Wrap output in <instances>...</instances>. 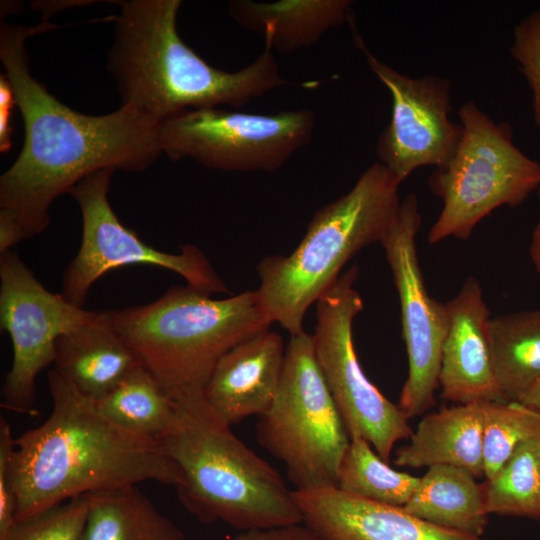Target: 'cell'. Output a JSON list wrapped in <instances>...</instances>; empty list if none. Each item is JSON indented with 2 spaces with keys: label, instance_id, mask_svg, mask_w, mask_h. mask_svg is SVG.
Here are the masks:
<instances>
[{
  "label": "cell",
  "instance_id": "obj_1",
  "mask_svg": "<svg viewBox=\"0 0 540 540\" xmlns=\"http://www.w3.org/2000/svg\"><path fill=\"white\" fill-rule=\"evenodd\" d=\"M54 27L0 24V60L25 129L21 152L0 177V208L16 216L25 239L47 228L54 200L87 176L103 169L143 172L162 154L158 121L123 105L105 115L80 113L32 76L25 44Z\"/></svg>",
  "mask_w": 540,
  "mask_h": 540
},
{
  "label": "cell",
  "instance_id": "obj_2",
  "mask_svg": "<svg viewBox=\"0 0 540 540\" xmlns=\"http://www.w3.org/2000/svg\"><path fill=\"white\" fill-rule=\"evenodd\" d=\"M48 384L50 415L14 440L16 522L91 492L150 480L175 488L182 483L158 440L113 423L55 369Z\"/></svg>",
  "mask_w": 540,
  "mask_h": 540
},
{
  "label": "cell",
  "instance_id": "obj_3",
  "mask_svg": "<svg viewBox=\"0 0 540 540\" xmlns=\"http://www.w3.org/2000/svg\"><path fill=\"white\" fill-rule=\"evenodd\" d=\"M107 56L121 105L159 123L187 109L241 107L287 81L270 47L249 65L227 72L208 64L177 31L180 0L117 1Z\"/></svg>",
  "mask_w": 540,
  "mask_h": 540
},
{
  "label": "cell",
  "instance_id": "obj_4",
  "mask_svg": "<svg viewBox=\"0 0 540 540\" xmlns=\"http://www.w3.org/2000/svg\"><path fill=\"white\" fill-rule=\"evenodd\" d=\"M173 400L174 418L159 442L181 471L176 490L191 514L241 532L303 523L281 475L233 434L203 394Z\"/></svg>",
  "mask_w": 540,
  "mask_h": 540
},
{
  "label": "cell",
  "instance_id": "obj_5",
  "mask_svg": "<svg viewBox=\"0 0 540 540\" xmlns=\"http://www.w3.org/2000/svg\"><path fill=\"white\" fill-rule=\"evenodd\" d=\"M107 312L140 364L172 399L203 394L219 359L273 323L257 289L214 299L176 285L148 304Z\"/></svg>",
  "mask_w": 540,
  "mask_h": 540
},
{
  "label": "cell",
  "instance_id": "obj_6",
  "mask_svg": "<svg viewBox=\"0 0 540 540\" xmlns=\"http://www.w3.org/2000/svg\"><path fill=\"white\" fill-rule=\"evenodd\" d=\"M400 184L383 164L373 163L346 194L315 212L290 254L259 262L257 291L273 323L290 336L304 331L307 310L338 279L345 264L388 232L401 204Z\"/></svg>",
  "mask_w": 540,
  "mask_h": 540
},
{
  "label": "cell",
  "instance_id": "obj_7",
  "mask_svg": "<svg viewBox=\"0 0 540 540\" xmlns=\"http://www.w3.org/2000/svg\"><path fill=\"white\" fill-rule=\"evenodd\" d=\"M458 116L461 140L449 161L428 178L442 209L430 227L432 245L448 238L467 240L474 228L501 206L517 207L540 188V163L514 143L507 122H495L475 102Z\"/></svg>",
  "mask_w": 540,
  "mask_h": 540
},
{
  "label": "cell",
  "instance_id": "obj_8",
  "mask_svg": "<svg viewBox=\"0 0 540 540\" xmlns=\"http://www.w3.org/2000/svg\"><path fill=\"white\" fill-rule=\"evenodd\" d=\"M258 417L257 441L285 465L294 490L337 488L350 437L317 363L312 334L290 337L277 395Z\"/></svg>",
  "mask_w": 540,
  "mask_h": 540
},
{
  "label": "cell",
  "instance_id": "obj_9",
  "mask_svg": "<svg viewBox=\"0 0 540 540\" xmlns=\"http://www.w3.org/2000/svg\"><path fill=\"white\" fill-rule=\"evenodd\" d=\"M358 273L356 265L342 272L316 302L314 353L350 439H365L389 463L395 444L410 439L414 430L359 363L353 341V322L363 310L354 287Z\"/></svg>",
  "mask_w": 540,
  "mask_h": 540
},
{
  "label": "cell",
  "instance_id": "obj_10",
  "mask_svg": "<svg viewBox=\"0 0 540 540\" xmlns=\"http://www.w3.org/2000/svg\"><path fill=\"white\" fill-rule=\"evenodd\" d=\"M316 117L309 109L273 115L218 108L187 109L159 123L162 153L222 170L275 172L310 143Z\"/></svg>",
  "mask_w": 540,
  "mask_h": 540
},
{
  "label": "cell",
  "instance_id": "obj_11",
  "mask_svg": "<svg viewBox=\"0 0 540 540\" xmlns=\"http://www.w3.org/2000/svg\"><path fill=\"white\" fill-rule=\"evenodd\" d=\"M114 172V169L94 172L69 192L81 211L82 240L77 255L64 271L63 297L83 307L97 279L113 269L133 264L173 271L187 285L210 295L228 292L225 282L197 246L181 245L176 254L159 251L120 222L108 199Z\"/></svg>",
  "mask_w": 540,
  "mask_h": 540
},
{
  "label": "cell",
  "instance_id": "obj_12",
  "mask_svg": "<svg viewBox=\"0 0 540 540\" xmlns=\"http://www.w3.org/2000/svg\"><path fill=\"white\" fill-rule=\"evenodd\" d=\"M97 314L47 290L15 252L1 254L0 325L9 334L13 351L1 406L34 414L36 379L54 363L58 339Z\"/></svg>",
  "mask_w": 540,
  "mask_h": 540
},
{
  "label": "cell",
  "instance_id": "obj_13",
  "mask_svg": "<svg viewBox=\"0 0 540 540\" xmlns=\"http://www.w3.org/2000/svg\"><path fill=\"white\" fill-rule=\"evenodd\" d=\"M421 226L419 202L410 193L381 240L398 293L402 336L408 358V376L398 406L408 418L435 404L442 350L448 330L446 303L432 298L421 271L416 238Z\"/></svg>",
  "mask_w": 540,
  "mask_h": 540
},
{
  "label": "cell",
  "instance_id": "obj_14",
  "mask_svg": "<svg viewBox=\"0 0 540 540\" xmlns=\"http://www.w3.org/2000/svg\"><path fill=\"white\" fill-rule=\"evenodd\" d=\"M352 20L355 46L392 98L391 120L377 140L379 162L400 183L420 167H442L453 156L463 133L461 123L450 119V81L398 72L369 50Z\"/></svg>",
  "mask_w": 540,
  "mask_h": 540
},
{
  "label": "cell",
  "instance_id": "obj_15",
  "mask_svg": "<svg viewBox=\"0 0 540 540\" xmlns=\"http://www.w3.org/2000/svg\"><path fill=\"white\" fill-rule=\"evenodd\" d=\"M446 307L448 330L439 373L441 397L457 404L507 402L494 374L491 315L480 282L469 276Z\"/></svg>",
  "mask_w": 540,
  "mask_h": 540
},
{
  "label": "cell",
  "instance_id": "obj_16",
  "mask_svg": "<svg viewBox=\"0 0 540 540\" xmlns=\"http://www.w3.org/2000/svg\"><path fill=\"white\" fill-rule=\"evenodd\" d=\"M303 523L323 540H485L421 520L336 487L293 490Z\"/></svg>",
  "mask_w": 540,
  "mask_h": 540
},
{
  "label": "cell",
  "instance_id": "obj_17",
  "mask_svg": "<svg viewBox=\"0 0 540 540\" xmlns=\"http://www.w3.org/2000/svg\"><path fill=\"white\" fill-rule=\"evenodd\" d=\"M285 351L281 335L269 329L235 345L215 365L204 400L230 426L262 415L277 395Z\"/></svg>",
  "mask_w": 540,
  "mask_h": 540
},
{
  "label": "cell",
  "instance_id": "obj_18",
  "mask_svg": "<svg viewBox=\"0 0 540 540\" xmlns=\"http://www.w3.org/2000/svg\"><path fill=\"white\" fill-rule=\"evenodd\" d=\"M139 364L107 310L99 311L94 319L61 336L56 343L54 369L94 402Z\"/></svg>",
  "mask_w": 540,
  "mask_h": 540
},
{
  "label": "cell",
  "instance_id": "obj_19",
  "mask_svg": "<svg viewBox=\"0 0 540 540\" xmlns=\"http://www.w3.org/2000/svg\"><path fill=\"white\" fill-rule=\"evenodd\" d=\"M350 0H233L230 17L243 29L264 35L265 45L283 54L316 44L329 30L349 22Z\"/></svg>",
  "mask_w": 540,
  "mask_h": 540
},
{
  "label": "cell",
  "instance_id": "obj_20",
  "mask_svg": "<svg viewBox=\"0 0 540 540\" xmlns=\"http://www.w3.org/2000/svg\"><path fill=\"white\" fill-rule=\"evenodd\" d=\"M483 402L444 407L424 416L408 444L396 451L395 465L408 468L452 465L484 476Z\"/></svg>",
  "mask_w": 540,
  "mask_h": 540
},
{
  "label": "cell",
  "instance_id": "obj_21",
  "mask_svg": "<svg viewBox=\"0 0 540 540\" xmlns=\"http://www.w3.org/2000/svg\"><path fill=\"white\" fill-rule=\"evenodd\" d=\"M403 509L436 526L476 537L484 534L489 515L484 483L463 468L444 464L428 468Z\"/></svg>",
  "mask_w": 540,
  "mask_h": 540
},
{
  "label": "cell",
  "instance_id": "obj_22",
  "mask_svg": "<svg viewBox=\"0 0 540 540\" xmlns=\"http://www.w3.org/2000/svg\"><path fill=\"white\" fill-rule=\"evenodd\" d=\"M82 540H185L181 529L136 487L88 493Z\"/></svg>",
  "mask_w": 540,
  "mask_h": 540
},
{
  "label": "cell",
  "instance_id": "obj_23",
  "mask_svg": "<svg viewBox=\"0 0 540 540\" xmlns=\"http://www.w3.org/2000/svg\"><path fill=\"white\" fill-rule=\"evenodd\" d=\"M492 363L507 402H519L540 382V309L490 320Z\"/></svg>",
  "mask_w": 540,
  "mask_h": 540
},
{
  "label": "cell",
  "instance_id": "obj_24",
  "mask_svg": "<svg viewBox=\"0 0 540 540\" xmlns=\"http://www.w3.org/2000/svg\"><path fill=\"white\" fill-rule=\"evenodd\" d=\"M94 403L113 423L158 441L170 428L175 414L174 400L141 364Z\"/></svg>",
  "mask_w": 540,
  "mask_h": 540
},
{
  "label": "cell",
  "instance_id": "obj_25",
  "mask_svg": "<svg viewBox=\"0 0 540 540\" xmlns=\"http://www.w3.org/2000/svg\"><path fill=\"white\" fill-rule=\"evenodd\" d=\"M420 478L389 466L363 438L350 439L341 461L337 488L362 499L404 507Z\"/></svg>",
  "mask_w": 540,
  "mask_h": 540
},
{
  "label": "cell",
  "instance_id": "obj_26",
  "mask_svg": "<svg viewBox=\"0 0 540 540\" xmlns=\"http://www.w3.org/2000/svg\"><path fill=\"white\" fill-rule=\"evenodd\" d=\"M484 485L488 514L540 519V438L522 443Z\"/></svg>",
  "mask_w": 540,
  "mask_h": 540
},
{
  "label": "cell",
  "instance_id": "obj_27",
  "mask_svg": "<svg viewBox=\"0 0 540 540\" xmlns=\"http://www.w3.org/2000/svg\"><path fill=\"white\" fill-rule=\"evenodd\" d=\"M484 476L491 478L524 442L540 438V413L518 402H483Z\"/></svg>",
  "mask_w": 540,
  "mask_h": 540
},
{
  "label": "cell",
  "instance_id": "obj_28",
  "mask_svg": "<svg viewBox=\"0 0 540 540\" xmlns=\"http://www.w3.org/2000/svg\"><path fill=\"white\" fill-rule=\"evenodd\" d=\"M89 510L80 495L16 522L6 540H82Z\"/></svg>",
  "mask_w": 540,
  "mask_h": 540
},
{
  "label": "cell",
  "instance_id": "obj_29",
  "mask_svg": "<svg viewBox=\"0 0 540 540\" xmlns=\"http://www.w3.org/2000/svg\"><path fill=\"white\" fill-rule=\"evenodd\" d=\"M510 54L531 89L533 121L540 128V11L530 12L515 26Z\"/></svg>",
  "mask_w": 540,
  "mask_h": 540
},
{
  "label": "cell",
  "instance_id": "obj_30",
  "mask_svg": "<svg viewBox=\"0 0 540 540\" xmlns=\"http://www.w3.org/2000/svg\"><path fill=\"white\" fill-rule=\"evenodd\" d=\"M8 422L0 419V540H6L16 524L17 499L11 481V456L14 449Z\"/></svg>",
  "mask_w": 540,
  "mask_h": 540
},
{
  "label": "cell",
  "instance_id": "obj_31",
  "mask_svg": "<svg viewBox=\"0 0 540 540\" xmlns=\"http://www.w3.org/2000/svg\"><path fill=\"white\" fill-rule=\"evenodd\" d=\"M232 540H323L304 523L292 524L272 529L245 531Z\"/></svg>",
  "mask_w": 540,
  "mask_h": 540
},
{
  "label": "cell",
  "instance_id": "obj_32",
  "mask_svg": "<svg viewBox=\"0 0 540 540\" xmlns=\"http://www.w3.org/2000/svg\"><path fill=\"white\" fill-rule=\"evenodd\" d=\"M16 105L13 88L6 76L0 75V151L6 153L12 146L11 114Z\"/></svg>",
  "mask_w": 540,
  "mask_h": 540
},
{
  "label": "cell",
  "instance_id": "obj_33",
  "mask_svg": "<svg viewBox=\"0 0 540 540\" xmlns=\"http://www.w3.org/2000/svg\"><path fill=\"white\" fill-rule=\"evenodd\" d=\"M25 234L16 216L7 209H0V255L17 245Z\"/></svg>",
  "mask_w": 540,
  "mask_h": 540
},
{
  "label": "cell",
  "instance_id": "obj_34",
  "mask_svg": "<svg viewBox=\"0 0 540 540\" xmlns=\"http://www.w3.org/2000/svg\"><path fill=\"white\" fill-rule=\"evenodd\" d=\"M94 2H98V1H91V0H57V1H44V0H39V1H33L32 4H31V8L35 11H38L40 13H42L43 15V18H42V21H47L49 20V18H51L52 16L64 11V10H67V9H70V8H73V7H84V6H87V5H90Z\"/></svg>",
  "mask_w": 540,
  "mask_h": 540
},
{
  "label": "cell",
  "instance_id": "obj_35",
  "mask_svg": "<svg viewBox=\"0 0 540 540\" xmlns=\"http://www.w3.org/2000/svg\"><path fill=\"white\" fill-rule=\"evenodd\" d=\"M529 255L536 272L540 275V220L532 232Z\"/></svg>",
  "mask_w": 540,
  "mask_h": 540
},
{
  "label": "cell",
  "instance_id": "obj_36",
  "mask_svg": "<svg viewBox=\"0 0 540 540\" xmlns=\"http://www.w3.org/2000/svg\"><path fill=\"white\" fill-rule=\"evenodd\" d=\"M518 403L540 413V382L532 388Z\"/></svg>",
  "mask_w": 540,
  "mask_h": 540
},
{
  "label": "cell",
  "instance_id": "obj_37",
  "mask_svg": "<svg viewBox=\"0 0 540 540\" xmlns=\"http://www.w3.org/2000/svg\"><path fill=\"white\" fill-rule=\"evenodd\" d=\"M537 192H538V196H539V198H540V188L538 189V191H537Z\"/></svg>",
  "mask_w": 540,
  "mask_h": 540
}]
</instances>
